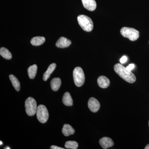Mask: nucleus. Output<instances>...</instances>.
Listing matches in <instances>:
<instances>
[{
    "label": "nucleus",
    "mask_w": 149,
    "mask_h": 149,
    "mask_svg": "<svg viewBox=\"0 0 149 149\" xmlns=\"http://www.w3.org/2000/svg\"><path fill=\"white\" fill-rule=\"evenodd\" d=\"M97 83L101 88H106L109 86L110 80L105 76H100L98 78Z\"/></svg>",
    "instance_id": "11"
},
{
    "label": "nucleus",
    "mask_w": 149,
    "mask_h": 149,
    "mask_svg": "<svg viewBox=\"0 0 149 149\" xmlns=\"http://www.w3.org/2000/svg\"></svg>",
    "instance_id": "28"
},
{
    "label": "nucleus",
    "mask_w": 149,
    "mask_h": 149,
    "mask_svg": "<svg viewBox=\"0 0 149 149\" xmlns=\"http://www.w3.org/2000/svg\"><path fill=\"white\" fill-rule=\"evenodd\" d=\"M148 123H149V120Z\"/></svg>",
    "instance_id": "27"
},
{
    "label": "nucleus",
    "mask_w": 149,
    "mask_h": 149,
    "mask_svg": "<svg viewBox=\"0 0 149 149\" xmlns=\"http://www.w3.org/2000/svg\"><path fill=\"white\" fill-rule=\"evenodd\" d=\"M9 78L13 85L17 91H19L20 89V84L18 79L13 74H10Z\"/></svg>",
    "instance_id": "17"
},
{
    "label": "nucleus",
    "mask_w": 149,
    "mask_h": 149,
    "mask_svg": "<svg viewBox=\"0 0 149 149\" xmlns=\"http://www.w3.org/2000/svg\"><path fill=\"white\" fill-rule=\"evenodd\" d=\"M134 67H135V65L133 64H130L129 65H128L127 67H126V68L128 70L131 71L132 70H133V68H134Z\"/></svg>",
    "instance_id": "22"
},
{
    "label": "nucleus",
    "mask_w": 149,
    "mask_h": 149,
    "mask_svg": "<svg viewBox=\"0 0 149 149\" xmlns=\"http://www.w3.org/2000/svg\"><path fill=\"white\" fill-rule=\"evenodd\" d=\"M62 102L63 104L67 106H71L73 104L72 97L68 92L64 93L63 97Z\"/></svg>",
    "instance_id": "14"
},
{
    "label": "nucleus",
    "mask_w": 149,
    "mask_h": 149,
    "mask_svg": "<svg viewBox=\"0 0 149 149\" xmlns=\"http://www.w3.org/2000/svg\"><path fill=\"white\" fill-rule=\"evenodd\" d=\"M0 55L6 59L10 60L12 58L11 53L5 47H1L0 49Z\"/></svg>",
    "instance_id": "19"
},
{
    "label": "nucleus",
    "mask_w": 149,
    "mask_h": 149,
    "mask_svg": "<svg viewBox=\"0 0 149 149\" xmlns=\"http://www.w3.org/2000/svg\"><path fill=\"white\" fill-rule=\"evenodd\" d=\"M56 66V65L55 63H52L49 66L47 71H46L44 73V75H43V79L44 81H47L49 79L51 74L55 69Z\"/></svg>",
    "instance_id": "15"
},
{
    "label": "nucleus",
    "mask_w": 149,
    "mask_h": 149,
    "mask_svg": "<svg viewBox=\"0 0 149 149\" xmlns=\"http://www.w3.org/2000/svg\"><path fill=\"white\" fill-rule=\"evenodd\" d=\"M37 119L42 123H45L49 118V114L46 107L44 105L40 104L37 107Z\"/></svg>",
    "instance_id": "6"
},
{
    "label": "nucleus",
    "mask_w": 149,
    "mask_h": 149,
    "mask_svg": "<svg viewBox=\"0 0 149 149\" xmlns=\"http://www.w3.org/2000/svg\"><path fill=\"white\" fill-rule=\"evenodd\" d=\"M71 44L70 40L67 39L65 37H62L57 41L56 43V47L59 48L68 47Z\"/></svg>",
    "instance_id": "9"
},
{
    "label": "nucleus",
    "mask_w": 149,
    "mask_h": 149,
    "mask_svg": "<svg viewBox=\"0 0 149 149\" xmlns=\"http://www.w3.org/2000/svg\"><path fill=\"white\" fill-rule=\"evenodd\" d=\"M0 143H1V146L3 145V143L1 141H0Z\"/></svg>",
    "instance_id": "26"
},
{
    "label": "nucleus",
    "mask_w": 149,
    "mask_h": 149,
    "mask_svg": "<svg viewBox=\"0 0 149 149\" xmlns=\"http://www.w3.org/2000/svg\"><path fill=\"white\" fill-rule=\"evenodd\" d=\"M61 85V81L58 77L54 78L51 82V86L52 90L54 91H58Z\"/></svg>",
    "instance_id": "12"
},
{
    "label": "nucleus",
    "mask_w": 149,
    "mask_h": 149,
    "mask_svg": "<svg viewBox=\"0 0 149 149\" xmlns=\"http://www.w3.org/2000/svg\"><path fill=\"white\" fill-rule=\"evenodd\" d=\"M114 70L125 81L130 83H133L136 81L135 74L131 71L126 69V68L120 63L115 65Z\"/></svg>",
    "instance_id": "1"
},
{
    "label": "nucleus",
    "mask_w": 149,
    "mask_h": 149,
    "mask_svg": "<svg viewBox=\"0 0 149 149\" xmlns=\"http://www.w3.org/2000/svg\"><path fill=\"white\" fill-rule=\"evenodd\" d=\"M45 42V38L43 37H35L32 38L31 40V43L32 45L38 46L42 45Z\"/></svg>",
    "instance_id": "16"
},
{
    "label": "nucleus",
    "mask_w": 149,
    "mask_h": 149,
    "mask_svg": "<svg viewBox=\"0 0 149 149\" xmlns=\"http://www.w3.org/2000/svg\"><path fill=\"white\" fill-rule=\"evenodd\" d=\"M25 110L29 116H33L36 113L37 111V104L35 99L29 97L25 102Z\"/></svg>",
    "instance_id": "5"
},
{
    "label": "nucleus",
    "mask_w": 149,
    "mask_h": 149,
    "mask_svg": "<svg viewBox=\"0 0 149 149\" xmlns=\"http://www.w3.org/2000/svg\"><path fill=\"white\" fill-rule=\"evenodd\" d=\"M127 59H128V58H127V57L126 56H123L120 59V63H121V64H123V63H125L126 62V61H127Z\"/></svg>",
    "instance_id": "21"
},
{
    "label": "nucleus",
    "mask_w": 149,
    "mask_h": 149,
    "mask_svg": "<svg viewBox=\"0 0 149 149\" xmlns=\"http://www.w3.org/2000/svg\"><path fill=\"white\" fill-rule=\"evenodd\" d=\"M120 32L123 37L128 38L130 41H136L139 37V31L134 28L123 27L120 29Z\"/></svg>",
    "instance_id": "3"
},
{
    "label": "nucleus",
    "mask_w": 149,
    "mask_h": 149,
    "mask_svg": "<svg viewBox=\"0 0 149 149\" xmlns=\"http://www.w3.org/2000/svg\"><path fill=\"white\" fill-rule=\"evenodd\" d=\"M88 107L89 109L93 112H97L100 109V104L97 99L91 97L88 102Z\"/></svg>",
    "instance_id": "7"
},
{
    "label": "nucleus",
    "mask_w": 149,
    "mask_h": 149,
    "mask_svg": "<svg viewBox=\"0 0 149 149\" xmlns=\"http://www.w3.org/2000/svg\"><path fill=\"white\" fill-rule=\"evenodd\" d=\"M63 134L65 136H68L73 135L75 132V130L71 125L69 124H65L63 125L62 130Z\"/></svg>",
    "instance_id": "13"
},
{
    "label": "nucleus",
    "mask_w": 149,
    "mask_h": 149,
    "mask_svg": "<svg viewBox=\"0 0 149 149\" xmlns=\"http://www.w3.org/2000/svg\"><path fill=\"white\" fill-rule=\"evenodd\" d=\"M50 149H64L63 148H61V147H59L57 146H52L50 147Z\"/></svg>",
    "instance_id": "23"
},
{
    "label": "nucleus",
    "mask_w": 149,
    "mask_h": 149,
    "mask_svg": "<svg viewBox=\"0 0 149 149\" xmlns=\"http://www.w3.org/2000/svg\"><path fill=\"white\" fill-rule=\"evenodd\" d=\"M37 66L36 64L33 65L28 68L27 71L28 75L30 79H34L35 78L37 74Z\"/></svg>",
    "instance_id": "18"
},
{
    "label": "nucleus",
    "mask_w": 149,
    "mask_h": 149,
    "mask_svg": "<svg viewBox=\"0 0 149 149\" xmlns=\"http://www.w3.org/2000/svg\"><path fill=\"white\" fill-rule=\"evenodd\" d=\"M84 7L88 10L93 11L96 9L97 3L95 0H82Z\"/></svg>",
    "instance_id": "10"
},
{
    "label": "nucleus",
    "mask_w": 149,
    "mask_h": 149,
    "mask_svg": "<svg viewBox=\"0 0 149 149\" xmlns=\"http://www.w3.org/2000/svg\"><path fill=\"white\" fill-rule=\"evenodd\" d=\"M5 149H10V148L9 147H6V148H5Z\"/></svg>",
    "instance_id": "25"
},
{
    "label": "nucleus",
    "mask_w": 149,
    "mask_h": 149,
    "mask_svg": "<svg viewBox=\"0 0 149 149\" xmlns=\"http://www.w3.org/2000/svg\"><path fill=\"white\" fill-rule=\"evenodd\" d=\"M101 146L104 149H106L112 147L114 145L113 141L108 137H103L99 141Z\"/></svg>",
    "instance_id": "8"
},
{
    "label": "nucleus",
    "mask_w": 149,
    "mask_h": 149,
    "mask_svg": "<svg viewBox=\"0 0 149 149\" xmlns=\"http://www.w3.org/2000/svg\"><path fill=\"white\" fill-rule=\"evenodd\" d=\"M65 147L67 149H77L78 148V144L76 141H68L65 143Z\"/></svg>",
    "instance_id": "20"
},
{
    "label": "nucleus",
    "mask_w": 149,
    "mask_h": 149,
    "mask_svg": "<svg viewBox=\"0 0 149 149\" xmlns=\"http://www.w3.org/2000/svg\"><path fill=\"white\" fill-rule=\"evenodd\" d=\"M145 149H149V144H148L146 147L145 148Z\"/></svg>",
    "instance_id": "24"
},
{
    "label": "nucleus",
    "mask_w": 149,
    "mask_h": 149,
    "mask_svg": "<svg viewBox=\"0 0 149 149\" xmlns=\"http://www.w3.org/2000/svg\"><path fill=\"white\" fill-rule=\"evenodd\" d=\"M77 18L79 25L84 31L90 32L93 30L94 24L90 17L84 15H81L77 17Z\"/></svg>",
    "instance_id": "2"
},
{
    "label": "nucleus",
    "mask_w": 149,
    "mask_h": 149,
    "mask_svg": "<svg viewBox=\"0 0 149 149\" xmlns=\"http://www.w3.org/2000/svg\"><path fill=\"white\" fill-rule=\"evenodd\" d=\"M73 77L74 84L77 87H81L85 83V74L83 70L80 67L74 68L73 71Z\"/></svg>",
    "instance_id": "4"
}]
</instances>
